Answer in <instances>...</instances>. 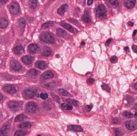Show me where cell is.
Instances as JSON below:
<instances>
[{
  "label": "cell",
  "mask_w": 137,
  "mask_h": 136,
  "mask_svg": "<svg viewBox=\"0 0 137 136\" xmlns=\"http://www.w3.org/2000/svg\"><path fill=\"white\" fill-rule=\"evenodd\" d=\"M62 26H63V27L65 28V29H67V30H68L71 32H73H73H75L77 30L76 29H75L74 27H73V26H72L69 24L64 23H62Z\"/></svg>",
  "instance_id": "d6986e66"
},
{
  "label": "cell",
  "mask_w": 137,
  "mask_h": 136,
  "mask_svg": "<svg viewBox=\"0 0 137 136\" xmlns=\"http://www.w3.org/2000/svg\"><path fill=\"white\" fill-rule=\"evenodd\" d=\"M68 130L74 131L76 132L83 131V128L79 125H71L68 126Z\"/></svg>",
  "instance_id": "4fadbf2b"
},
{
  "label": "cell",
  "mask_w": 137,
  "mask_h": 136,
  "mask_svg": "<svg viewBox=\"0 0 137 136\" xmlns=\"http://www.w3.org/2000/svg\"><path fill=\"white\" fill-rule=\"evenodd\" d=\"M82 19L85 23H89L91 22L90 17L89 16V13L87 11H85L82 17Z\"/></svg>",
  "instance_id": "603a6c76"
},
{
  "label": "cell",
  "mask_w": 137,
  "mask_h": 136,
  "mask_svg": "<svg viewBox=\"0 0 137 136\" xmlns=\"http://www.w3.org/2000/svg\"><path fill=\"white\" fill-rule=\"evenodd\" d=\"M30 7L32 9H34L37 5V0H30L29 2Z\"/></svg>",
  "instance_id": "4316f807"
},
{
  "label": "cell",
  "mask_w": 137,
  "mask_h": 136,
  "mask_svg": "<svg viewBox=\"0 0 137 136\" xmlns=\"http://www.w3.org/2000/svg\"><path fill=\"white\" fill-rule=\"evenodd\" d=\"M41 41L47 44H54L55 39L52 34L48 32H43L40 36Z\"/></svg>",
  "instance_id": "6da1fadb"
},
{
  "label": "cell",
  "mask_w": 137,
  "mask_h": 136,
  "mask_svg": "<svg viewBox=\"0 0 137 136\" xmlns=\"http://www.w3.org/2000/svg\"><path fill=\"white\" fill-rule=\"evenodd\" d=\"M57 34L59 36L65 37L67 35V32L62 29H58L57 30Z\"/></svg>",
  "instance_id": "cb8c5ba5"
},
{
  "label": "cell",
  "mask_w": 137,
  "mask_h": 136,
  "mask_svg": "<svg viewBox=\"0 0 137 136\" xmlns=\"http://www.w3.org/2000/svg\"><path fill=\"white\" fill-rule=\"evenodd\" d=\"M36 66L41 70H43L47 67V64L45 62L42 61H39L37 62L35 64Z\"/></svg>",
  "instance_id": "44dd1931"
},
{
  "label": "cell",
  "mask_w": 137,
  "mask_h": 136,
  "mask_svg": "<svg viewBox=\"0 0 137 136\" xmlns=\"http://www.w3.org/2000/svg\"><path fill=\"white\" fill-rule=\"evenodd\" d=\"M52 50L48 46H45L43 48L41 54L44 56H49L52 53Z\"/></svg>",
  "instance_id": "e0dca14e"
},
{
  "label": "cell",
  "mask_w": 137,
  "mask_h": 136,
  "mask_svg": "<svg viewBox=\"0 0 137 136\" xmlns=\"http://www.w3.org/2000/svg\"><path fill=\"white\" fill-rule=\"evenodd\" d=\"M8 22L5 18H2L0 19V28L1 29H5L8 25Z\"/></svg>",
  "instance_id": "7402d4cb"
},
{
  "label": "cell",
  "mask_w": 137,
  "mask_h": 136,
  "mask_svg": "<svg viewBox=\"0 0 137 136\" xmlns=\"http://www.w3.org/2000/svg\"><path fill=\"white\" fill-rule=\"evenodd\" d=\"M48 97L47 94L45 93H42L40 94V97L43 100H45Z\"/></svg>",
  "instance_id": "74e56055"
},
{
  "label": "cell",
  "mask_w": 137,
  "mask_h": 136,
  "mask_svg": "<svg viewBox=\"0 0 137 136\" xmlns=\"http://www.w3.org/2000/svg\"><path fill=\"white\" fill-rule=\"evenodd\" d=\"M11 67L14 71H19L22 68L21 65L17 61H13L11 64Z\"/></svg>",
  "instance_id": "7c38bea8"
},
{
  "label": "cell",
  "mask_w": 137,
  "mask_h": 136,
  "mask_svg": "<svg viewBox=\"0 0 137 136\" xmlns=\"http://www.w3.org/2000/svg\"><path fill=\"white\" fill-rule=\"evenodd\" d=\"M102 88L103 90L107 91L108 92H110V87L107 85H103L102 86Z\"/></svg>",
  "instance_id": "d590c367"
},
{
  "label": "cell",
  "mask_w": 137,
  "mask_h": 136,
  "mask_svg": "<svg viewBox=\"0 0 137 136\" xmlns=\"http://www.w3.org/2000/svg\"><path fill=\"white\" fill-rule=\"evenodd\" d=\"M11 11L12 14L16 15L19 11V6L16 2H13L11 6Z\"/></svg>",
  "instance_id": "52a82bcc"
},
{
  "label": "cell",
  "mask_w": 137,
  "mask_h": 136,
  "mask_svg": "<svg viewBox=\"0 0 137 136\" xmlns=\"http://www.w3.org/2000/svg\"><path fill=\"white\" fill-rule=\"evenodd\" d=\"M134 108L137 111V103L134 106Z\"/></svg>",
  "instance_id": "11a10c76"
},
{
  "label": "cell",
  "mask_w": 137,
  "mask_h": 136,
  "mask_svg": "<svg viewBox=\"0 0 137 136\" xmlns=\"http://www.w3.org/2000/svg\"><path fill=\"white\" fill-rule=\"evenodd\" d=\"M94 81V79L92 78H89L87 79V83L88 84H89V85H92L93 84Z\"/></svg>",
  "instance_id": "60d3db41"
},
{
  "label": "cell",
  "mask_w": 137,
  "mask_h": 136,
  "mask_svg": "<svg viewBox=\"0 0 137 136\" xmlns=\"http://www.w3.org/2000/svg\"><path fill=\"white\" fill-rule=\"evenodd\" d=\"M67 102H68L69 104H71L72 105L77 106L78 105V102L77 101L75 100H73V99H68L66 100Z\"/></svg>",
  "instance_id": "4dcf8cb0"
},
{
  "label": "cell",
  "mask_w": 137,
  "mask_h": 136,
  "mask_svg": "<svg viewBox=\"0 0 137 136\" xmlns=\"http://www.w3.org/2000/svg\"><path fill=\"white\" fill-rule=\"evenodd\" d=\"M19 23H20V25L21 27L24 29L25 28V19L22 18L21 19H20L19 20Z\"/></svg>",
  "instance_id": "e575fe53"
},
{
  "label": "cell",
  "mask_w": 137,
  "mask_h": 136,
  "mask_svg": "<svg viewBox=\"0 0 137 136\" xmlns=\"http://www.w3.org/2000/svg\"><path fill=\"white\" fill-rule=\"evenodd\" d=\"M62 107L63 109L66 110H71L73 109V107L72 106H71L68 104H66V103H63L62 105Z\"/></svg>",
  "instance_id": "f1b7e54d"
},
{
  "label": "cell",
  "mask_w": 137,
  "mask_h": 136,
  "mask_svg": "<svg viewBox=\"0 0 137 136\" xmlns=\"http://www.w3.org/2000/svg\"><path fill=\"white\" fill-rule=\"evenodd\" d=\"M125 125V127L129 130H134L137 129V122L134 120L128 121Z\"/></svg>",
  "instance_id": "277c9868"
},
{
  "label": "cell",
  "mask_w": 137,
  "mask_h": 136,
  "mask_svg": "<svg viewBox=\"0 0 137 136\" xmlns=\"http://www.w3.org/2000/svg\"><path fill=\"white\" fill-rule=\"evenodd\" d=\"M134 87H135V89H137V82L135 84Z\"/></svg>",
  "instance_id": "db71d44e"
},
{
  "label": "cell",
  "mask_w": 137,
  "mask_h": 136,
  "mask_svg": "<svg viewBox=\"0 0 137 136\" xmlns=\"http://www.w3.org/2000/svg\"><path fill=\"white\" fill-rule=\"evenodd\" d=\"M137 30H134V33H133V36H135V35H136V33H137Z\"/></svg>",
  "instance_id": "f5cc1de1"
},
{
  "label": "cell",
  "mask_w": 137,
  "mask_h": 136,
  "mask_svg": "<svg viewBox=\"0 0 137 136\" xmlns=\"http://www.w3.org/2000/svg\"><path fill=\"white\" fill-rule=\"evenodd\" d=\"M105 2L108 6L114 8H116L119 4L117 0H106Z\"/></svg>",
  "instance_id": "9c48e42d"
},
{
  "label": "cell",
  "mask_w": 137,
  "mask_h": 136,
  "mask_svg": "<svg viewBox=\"0 0 137 136\" xmlns=\"http://www.w3.org/2000/svg\"><path fill=\"white\" fill-rule=\"evenodd\" d=\"M92 108V105H88L86 106H85V108L87 111H90V110H91Z\"/></svg>",
  "instance_id": "7bdbcfd3"
},
{
  "label": "cell",
  "mask_w": 137,
  "mask_h": 136,
  "mask_svg": "<svg viewBox=\"0 0 137 136\" xmlns=\"http://www.w3.org/2000/svg\"><path fill=\"white\" fill-rule=\"evenodd\" d=\"M93 0H88V5H91L93 3Z\"/></svg>",
  "instance_id": "7dc6e473"
},
{
  "label": "cell",
  "mask_w": 137,
  "mask_h": 136,
  "mask_svg": "<svg viewBox=\"0 0 137 136\" xmlns=\"http://www.w3.org/2000/svg\"><path fill=\"white\" fill-rule=\"evenodd\" d=\"M128 24L130 26H132L134 25V23L131 22H129L128 23Z\"/></svg>",
  "instance_id": "c3c4849f"
},
{
  "label": "cell",
  "mask_w": 137,
  "mask_h": 136,
  "mask_svg": "<svg viewBox=\"0 0 137 136\" xmlns=\"http://www.w3.org/2000/svg\"><path fill=\"white\" fill-rule=\"evenodd\" d=\"M136 4V0H125L124 5L127 8L132 9L134 7Z\"/></svg>",
  "instance_id": "30bf717a"
},
{
  "label": "cell",
  "mask_w": 137,
  "mask_h": 136,
  "mask_svg": "<svg viewBox=\"0 0 137 136\" xmlns=\"http://www.w3.org/2000/svg\"><path fill=\"white\" fill-rule=\"evenodd\" d=\"M132 48L134 52L137 53V46L136 45H133L132 47Z\"/></svg>",
  "instance_id": "ee69618b"
},
{
  "label": "cell",
  "mask_w": 137,
  "mask_h": 136,
  "mask_svg": "<svg viewBox=\"0 0 137 136\" xmlns=\"http://www.w3.org/2000/svg\"><path fill=\"white\" fill-rule=\"evenodd\" d=\"M59 94L63 96H66L68 94V91H66L64 89H59Z\"/></svg>",
  "instance_id": "836d02e7"
},
{
  "label": "cell",
  "mask_w": 137,
  "mask_h": 136,
  "mask_svg": "<svg viewBox=\"0 0 137 136\" xmlns=\"http://www.w3.org/2000/svg\"><path fill=\"white\" fill-rule=\"evenodd\" d=\"M3 90L6 92L11 94H13L17 92L15 88L13 85H8L5 86L3 88Z\"/></svg>",
  "instance_id": "8992f818"
},
{
  "label": "cell",
  "mask_w": 137,
  "mask_h": 136,
  "mask_svg": "<svg viewBox=\"0 0 137 136\" xmlns=\"http://www.w3.org/2000/svg\"><path fill=\"white\" fill-rule=\"evenodd\" d=\"M28 52L31 53H37L39 50V47L38 45L35 44H31L28 46Z\"/></svg>",
  "instance_id": "ba28073f"
},
{
  "label": "cell",
  "mask_w": 137,
  "mask_h": 136,
  "mask_svg": "<svg viewBox=\"0 0 137 136\" xmlns=\"http://www.w3.org/2000/svg\"><path fill=\"white\" fill-rule=\"evenodd\" d=\"M3 98V96L1 93H0V101L2 100Z\"/></svg>",
  "instance_id": "681fc988"
},
{
  "label": "cell",
  "mask_w": 137,
  "mask_h": 136,
  "mask_svg": "<svg viewBox=\"0 0 137 136\" xmlns=\"http://www.w3.org/2000/svg\"><path fill=\"white\" fill-rule=\"evenodd\" d=\"M39 109V107L35 103L30 102L28 103L26 106V110L28 112L34 113L37 112Z\"/></svg>",
  "instance_id": "3957f363"
},
{
  "label": "cell",
  "mask_w": 137,
  "mask_h": 136,
  "mask_svg": "<svg viewBox=\"0 0 137 136\" xmlns=\"http://www.w3.org/2000/svg\"><path fill=\"white\" fill-rule=\"evenodd\" d=\"M114 123L116 124H120L121 123V121L118 118H115L114 119Z\"/></svg>",
  "instance_id": "ab89813d"
},
{
  "label": "cell",
  "mask_w": 137,
  "mask_h": 136,
  "mask_svg": "<svg viewBox=\"0 0 137 136\" xmlns=\"http://www.w3.org/2000/svg\"><path fill=\"white\" fill-rule=\"evenodd\" d=\"M37 91V89L32 88L25 90V94L29 98H33L36 94Z\"/></svg>",
  "instance_id": "5b68a950"
},
{
  "label": "cell",
  "mask_w": 137,
  "mask_h": 136,
  "mask_svg": "<svg viewBox=\"0 0 137 136\" xmlns=\"http://www.w3.org/2000/svg\"><path fill=\"white\" fill-rule=\"evenodd\" d=\"M85 43L84 42H82V44H81V45H82V46H83V45H85Z\"/></svg>",
  "instance_id": "9f6ffc18"
},
{
  "label": "cell",
  "mask_w": 137,
  "mask_h": 136,
  "mask_svg": "<svg viewBox=\"0 0 137 136\" xmlns=\"http://www.w3.org/2000/svg\"><path fill=\"white\" fill-rule=\"evenodd\" d=\"M9 129V126L8 125L3 126L0 130V136H5L7 135Z\"/></svg>",
  "instance_id": "ac0fdd59"
},
{
  "label": "cell",
  "mask_w": 137,
  "mask_h": 136,
  "mask_svg": "<svg viewBox=\"0 0 137 136\" xmlns=\"http://www.w3.org/2000/svg\"><path fill=\"white\" fill-rule=\"evenodd\" d=\"M54 25V24L52 22H48L47 23H45L43 24L42 25V28L45 29H49L53 26Z\"/></svg>",
  "instance_id": "d4e9b609"
},
{
  "label": "cell",
  "mask_w": 137,
  "mask_h": 136,
  "mask_svg": "<svg viewBox=\"0 0 137 136\" xmlns=\"http://www.w3.org/2000/svg\"><path fill=\"white\" fill-rule=\"evenodd\" d=\"M27 118V116L24 115H20L17 116L15 119V121H23L25 118Z\"/></svg>",
  "instance_id": "f546056e"
},
{
  "label": "cell",
  "mask_w": 137,
  "mask_h": 136,
  "mask_svg": "<svg viewBox=\"0 0 137 136\" xmlns=\"http://www.w3.org/2000/svg\"><path fill=\"white\" fill-rule=\"evenodd\" d=\"M117 59H118V58L116 56H113V57H111V59H110V61H111V63L114 64V63H116L117 62Z\"/></svg>",
  "instance_id": "f35d334b"
},
{
  "label": "cell",
  "mask_w": 137,
  "mask_h": 136,
  "mask_svg": "<svg viewBox=\"0 0 137 136\" xmlns=\"http://www.w3.org/2000/svg\"><path fill=\"white\" fill-rule=\"evenodd\" d=\"M123 116H124L125 117L130 118L132 117L133 115L131 112H129V111H125L123 113Z\"/></svg>",
  "instance_id": "d6a6232c"
},
{
  "label": "cell",
  "mask_w": 137,
  "mask_h": 136,
  "mask_svg": "<svg viewBox=\"0 0 137 136\" xmlns=\"http://www.w3.org/2000/svg\"><path fill=\"white\" fill-rule=\"evenodd\" d=\"M135 116L136 117H137V112H136V113H135Z\"/></svg>",
  "instance_id": "6f0895ef"
},
{
  "label": "cell",
  "mask_w": 137,
  "mask_h": 136,
  "mask_svg": "<svg viewBox=\"0 0 137 136\" xmlns=\"http://www.w3.org/2000/svg\"><path fill=\"white\" fill-rule=\"evenodd\" d=\"M14 53L16 54H21L23 53L25 50L22 46H17L14 47Z\"/></svg>",
  "instance_id": "ffe728a7"
},
{
  "label": "cell",
  "mask_w": 137,
  "mask_h": 136,
  "mask_svg": "<svg viewBox=\"0 0 137 136\" xmlns=\"http://www.w3.org/2000/svg\"><path fill=\"white\" fill-rule=\"evenodd\" d=\"M68 8V5L67 4L63 5L57 10L58 14L61 16H63L64 15Z\"/></svg>",
  "instance_id": "9a60e30c"
},
{
  "label": "cell",
  "mask_w": 137,
  "mask_h": 136,
  "mask_svg": "<svg viewBox=\"0 0 137 136\" xmlns=\"http://www.w3.org/2000/svg\"><path fill=\"white\" fill-rule=\"evenodd\" d=\"M115 134L116 136H120L122 135V132L119 129H116L115 130Z\"/></svg>",
  "instance_id": "b9f144b4"
},
{
  "label": "cell",
  "mask_w": 137,
  "mask_h": 136,
  "mask_svg": "<svg viewBox=\"0 0 137 136\" xmlns=\"http://www.w3.org/2000/svg\"><path fill=\"white\" fill-rule=\"evenodd\" d=\"M33 57L30 55L24 56L22 58V60L24 63L26 65H30L32 63Z\"/></svg>",
  "instance_id": "2e32d148"
},
{
  "label": "cell",
  "mask_w": 137,
  "mask_h": 136,
  "mask_svg": "<svg viewBox=\"0 0 137 136\" xmlns=\"http://www.w3.org/2000/svg\"><path fill=\"white\" fill-rule=\"evenodd\" d=\"M9 107L13 111H17L20 108L19 103L16 101H11L8 104Z\"/></svg>",
  "instance_id": "8fae6325"
},
{
  "label": "cell",
  "mask_w": 137,
  "mask_h": 136,
  "mask_svg": "<svg viewBox=\"0 0 137 136\" xmlns=\"http://www.w3.org/2000/svg\"><path fill=\"white\" fill-rule=\"evenodd\" d=\"M28 74L31 77H35L39 74V71H37L36 70L32 69L31 70H30L28 72Z\"/></svg>",
  "instance_id": "83f0119b"
},
{
  "label": "cell",
  "mask_w": 137,
  "mask_h": 136,
  "mask_svg": "<svg viewBox=\"0 0 137 136\" xmlns=\"http://www.w3.org/2000/svg\"><path fill=\"white\" fill-rule=\"evenodd\" d=\"M31 125L29 122H25L19 124V127L20 128L22 129H27V128H30Z\"/></svg>",
  "instance_id": "484cf974"
},
{
  "label": "cell",
  "mask_w": 137,
  "mask_h": 136,
  "mask_svg": "<svg viewBox=\"0 0 137 136\" xmlns=\"http://www.w3.org/2000/svg\"><path fill=\"white\" fill-rule=\"evenodd\" d=\"M124 50H125V51H129V47H126L124 48Z\"/></svg>",
  "instance_id": "816d5d0a"
},
{
  "label": "cell",
  "mask_w": 137,
  "mask_h": 136,
  "mask_svg": "<svg viewBox=\"0 0 137 136\" xmlns=\"http://www.w3.org/2000/svg\"><path fill=\"white\" fill-rule=\"evenodd\" d=\"M54 100H55L57 102H59L60 101V99H59V97H58L57 96H55L54 97Z\"/></svg>",
  "instance_id": "f6af8a7d"
},
{
  "label": "cell",
  "mask_w": 137,
  "mask_h": 136,
  "mask_svg": "<svg viewBox=\"0 0 137 136\" xmlns=\"http://www.w3.org/2000/svg\"><path fill=\"white\" fill-rule=\"evenodd\" d=\"M1 0V2L3 3H5L7 2V1H8V0Z\"/></svg>",
  "instance_id": "f907efd6"
},
{
  "label": "cell",
  "mask_w": 137,
  "mask_h": 136,
  "mask_svg": "<svg viewBox=\"0 0 137 136\" xmlns=\"http://www.w3.org/2000/svg\"><path fill=\"white\" fill-rule=\"evenodd\" d=\"M126 100L129 103H132L134 101V99L130 95H128L126 97Z\"/></svg>",
  "instance_id": "8d00e7d4"
},
{
  "label": "cell",
  "mask_w": 137,
  "mask_h": 136,
  "mask_svg": "<svg viewBox=\"0 0 137 136\" xmlns=\"http://www.w3.org/2000/svg\"><path fill=\"white\" fill-rule=\"evenodd\" d=\"M112 40L111 39H109V40H108L106 42V45L108 46V45L110 44Z\"/></svg>",
  "instance_id": "bcb514c9"
},
{
  "label": "cell",
  "mask_w": 137,
  "mask_h": 136,
  "mask_svg": "<svg viewBox=\"0 0 137 136\" xmlns=\"http://www.w3.org/2000/svg\"><path fill=\"white\" fill-rule=\"evenodd\" d=\"M106 9L103 5H99L96 10V15L99 20H102L107 16Z\"/></svg>",
  "instance_id": "7a4b0ae2"
},
{
  "label": "cell",
  "mask_w": 137,
  "mask_h": 136,
  "mask_svg": "<svg viewBox=\"0 0 137 136\" xmlns=\"http://www.w3.org/2000/svg\"><path fill=\"white\" fill-rule=\"evenodd\" d=\"M27 134V132L23 130H18L17 131L15 134L14 136H23L26 135Z\"/></svg>",
  "instance_id": "1f68e13d"
},
{
  "label": "cell",
  "mask_w": 137,
  "mask_h": 136,
  "mask_svg": "<svg viewBox=\"0 0 137 136\" xmlns=\"http://www.w3.org/2000/svg\"><path fill=\"white\" fill-rule=\"evenodd\" d=\"M53 76H54V74H53V73L51 71H48L45 72L42 75L41 79L43 80H46V79L53 78Z\"/></svg>",
  "instance_id": "5bb4252c"
}]
</instances>
